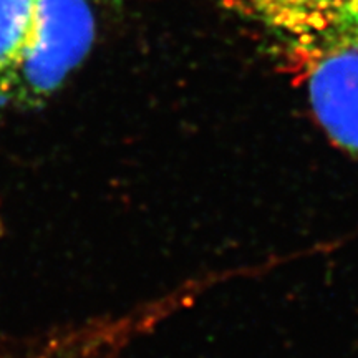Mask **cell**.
Segmentation results:
<instances>
[{
    "label": "cell",
    "mask_w": 358,
    "mask_h": 358,
    "mask_svg": "<svg viewBox=\"0 0 358 358\" xmlns=\"http://www.w3.org/2000/svg\"><path fill=\"white\" fill-rule=\"evenodd\" d=\"M95 32L90 0H35L8 105L35 106L48 100L88 55Z\"/></svg>",
    "instance_id": "1"
},
{
    "label": "cell",
    "mask_w": 358,
    "mask_h": 358,
    "mask_svg": "<svg viewBox=\"0 0 358 358\" xmlns=\"http://www.w3.org/2000/svg\"><path fill=\"white\" fill-rule=\"evenodd\" d=\"M297 53L313 118L335 146L358 156V6Z\"/></svg>",
    "instance_id": "2"
},
{
    "label": "cell",
    "mask_w": 358,
    "mask_h": 358,
    "mask_svg": "<svg viewBox=\"0 0 358 358\" xmlns=\"http://www.w3.org/2000/svg\"><path fill=\"white\" fill-rule=\"evenodd\" d=\"M206 289L208 282L201 279L145 306L42 335L24 347L2 353L0 358H124L134 342L189 306Z\"/></svg>",
    "instance_id": "3"
},
{
    "label": "cell",
    "mask_w": 358,
    "mask_h": 358,
    "mask_svg": "<svg viewBox=\"0 0 358 358\" xmlns=\"http://www.w3.org/2000/svg\"><path fill=\"white\" fill-rule=\"evenodd\" d=\"M221 3L287 42L295 52H302L345 19L358 0H221Z\"/></svg>",
    "instance_id": "4"
},
{
    "label": "cell",
    "mask_w": 358,
    "mask_h": 358,
    "mask_svg": "<svg viewBox=\"0 0 358 358\" xmlns=\"http://www.w3.org/2000/svg\"><path fill=\"white\" fill-rule=\"evenodd\" d=\"M35 0H0V113L8 106V96L17 66L24 53Z\"/></svg>",
    "instance_id": "5"
}]
</instances>
